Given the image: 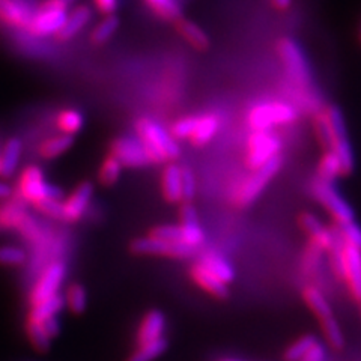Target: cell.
Instances as JSON below:
<instances>
[{
	"mask_svg": "<svg viewBox=\"0 0 361 361\" xmlns=\"http://www.w3.org/2000/svg\"><path fill=\"white\" fill-rule=\"evenodd\" d=\"M137 137L143 145V149L152 163H164L176 160L180 154L178 142L167 133L160 123H157L148 118H143L137 122Z\"/></svg>",
	"mask_w": 361,
	"mask_h": 361,
	"instance_id": "1",
	"label": "cell"
},
{
	"mask_svg": "<svg viewBox=\"0 0 361 361\" xmlns=\"http://www.w3.org/2000/svg\"><path fill=\"white\" fill-rule=\"evenodd\" d=\"M281 166H283V157L277 155L262 167L256 169V171H252V173L244 178L240 187L235 191L233 200L236 205L245 208V207H250L252 203H255L259 197L262 196L264 190L268 187L271 179L280 172Z\"/></svg>",
	"mask_w": 361,
	"mask_h": 361,
	"instance_id": "2",
	"label": "cell"
},
{
	"mask_svg": "<svg viewBox=\"0 0 361 361\" xmlns=\"http://www.w3.org/2000/svg\"><path fill=\"white\" fill-rule=\"evenodd\" d=\"M297 109L285 101H267V103L264 101V103L255 104L247 113V122L253 131L288 126L297 121Z\"/></svg>",
	"mask_w": 361,
	"mask_h": 361,
	"instance_id": "3",
	"label": "cell"
},
{
	"mask_svg": "<svg viewBox=\"0 0 361 361\" xmlns=\"http://www.w3.org/2000/svg\"><path fill=\"white\" fill-rule=\"evenodd\" d=\"M326 122H329L330 127V135H331V145H330V151H333L338 161L342 164L343 169V176L351 175L354 167H355V158H354V151L351 142L348 139V131H346V123L342 110L330 106L324 109Z\"/></svg>",
	"mask_w": 361,
	"mask_h": 361,
	"instance_id": "4",
	"label": "cell"
},
{
	"mask_svg": "<svg viewBox=\"0 0 361 361\" xmlns=\"http://www.w3.org/2000/svg\"><path fill=\"white\" fill-rule=\"evenodd\" d=\"M68 6L62 0H45L35 11L27 25V30L35 37L56 35L63 26Z\"/></svg>",
	"mask_w": 361,
	"mask_h": 361,
	"instance_id": "5",
	"label": "cell"
},
{
	"mask_svg": "<svg viewBox=\"0 0 361 361\" xmlns=\"http://www.w3.org/2000/svg\"><path fill=\"white\" fill-rule=\"evenodd\" d=\"M17 193L20 199L35 207L45 199H61L62 196L59 188L45 183L44 173L37 166H27L21 172L17 184Z\"/></svg>",
	"mask_w": 361,
	"mask_h": 361,
	"instance_id": "6",
	"label": "cell"
},
{
	"mask_svg": "<svg viewBox=\"0 0 361 361\" xmlns=\"http://www.w3.org/2000/svg\"><path fill=\"white\" fill-rule=\"evenodd\" d=\"M281 140L271 130L253 131L247 140V158L245 163L250 171L262 167L281 152Z\"/></svg>",
	"mask_w": 361,
	"mask_h": 361,
	"instance_id": "7",
	"label": "cell"
},
{
	"mask_svg": "<svg viewBox=\"0 0 361 361\" xmlns=\"http://www.w3.org/2000/svg\"><path fill=\"white\" fill-rule=\"evenodd\" d=\"M277 51L290 80L302 87L312 85V70L300 45L289 38L279 41Z\"/></svg>",
	"mask_w": 361,
	"mask_h": 361,
	"instance_id": "8",
	"label": "cell"
},
{
	"mask_svg": "<svg viewBox=\"0 0 361 361\" xmlns=\"http://www.w3.org/2000/svg\"><path fill=\"white\" fill-rule=\"evenodd\" d=\"M312 193L314 199L324 207V209H326V212L336 220L337 224L354 220L355 214L353 207L338 193L333 183H325V180L319 178H314L312 183Z\"/></svg>",
	"mask_w": 361,
	"mask_h": 361,
	"instance_id": "9",
	"label": "cell"
},
{
	"mask_svg": "<svg viewBox=\"0 0 361 361\" xmlns=\"http://www.w3.org/2000/svg\"><path fill=\"white\" fill-rule=\"evenodd\" d=\"M131 252L135 255H152L164 256L173 259H187L195 255L196 248L183 244L155 238V236H146V238H137L131 243Z\"/></svg>",
	"mask_w": 361,
	"mask_h": 361,
	"instance_id": "10",
	"label": "cell"
},
{
	"mask_svg": "<svg viewBox=\"0 0 361 361\" xmlns=\"http://www.w3.org/2000/svg\"><path fill=\"white\" fill-rule=\"evenodd\" d=\"M110 155L115 157L116 160L122 164V167L126 166L130 169H137V167H145L151 164L139 137L122 135V137L115 139L110 146Z\"/></svg>",
	"mask_w": 361,
	"mask_h": 361,
	"instance_id": "11",
	"label": "cell"
},
{
	"mask_svg": "<svg viewBox=\"0 0 361 361\" xmlns=\"http://www.w3.org/2000/svg\"><path fill=\"white\" fill-rule=\"evenodd\" d=\"M0 228L20 231L23 236L32 241L39 238L38 224L27 216L18 203H8L0 208Z\"/></svg>",
	"mask_w": 361,
	"mask_h": 361,
	"instance_id": "12",
	"label": "cell"
},
{
	"mask_svg": "<svg viewBox=\"0 0 361 361\" xmlns=\"http://www.w3.org/2000/svg\"><path fill=\"white\" fill-rule=\"evenodd\" d=\"M65 279V265L63 264H53L44 271V274L33 286L29 300L30 306L38 304L44 300H49L54 295H58V290Z\"/></svg>",
	"mask_w": 361,
	"mask_h": 361,
	"instance_id": "13",
	"label": "cell"
},
{
	"mask_svg": "<svg viewBox=\"0 0 361 361\" xmlns=\"http://www.w3.org/2000/svg\"><path fill=\"white\" fill-rule=\"evenodd\" d=\"M343 281L351 297L361 301V250L345 243L343 245Z\"/></svg>",
	"mask_w": 361,
	"mask_h": 361,
	"instance_id": "14",
	"label": "cell"
},
{
	"mask_svg": "<svg viewBox=\"0 0 361 361\" xmlns=\"http://www.w3.org/2000/svg\"><path fill=\"white\" fill-rule=\"evenodd\" d=\"M94 195V185L85 180L73 191L65 202H62V220L77 221L83 217L90 199Z\"/></svg>",
	"mask_w": 361,
	"mask_h": 361,
	"instance_id": "15",
	"label": "cell"
},
{
	"mask_svg": "<svg viewBox=\"0 0 361 361\" xmlns=\"http://www.w3.org/2000/svg\"><path fill=\"white\" fill-rule=\"evenodd\" d=\"M190 276H191V279H193L195 283L200 289L209 293L211 297L217 298V300L229 298V295H231L229 285L224 283V281L220 280L217 276H214L211 271L203 267L200 262L195 264L190 268Z\"/></svg>",
	"mask_w": 361,
	"mask_h": 361,
	"instance_id": "16",
	"label": "cell"
},
{
	"mask_svg": "<svg viewBox=\"0 0 361 361\" xmlns=\"http://www.w3.org/2000/svg\"><path fill=\"white\" fill-rule=\"evenodd\" d=\"M300 226L309 235L310 243L319 245L324 252H329L336 240V232L326 229L325 224L310 212H302L300 216Z\"/></svg>",
	"mask_w": 361,
	"mask_h": 361,
	"instance_id": "17",
	"label": "cell"
},
{
	"mask_svg": "<svg viewBox=\"0 0 361 361\" xmlns=\"http://www.w3.org/2000/svg\"><path fill=\"white\" fill-rule=\"evenodd\" d=\"M33 11L23 0H0V21L8 26L27 27Z\"/></svg>",
	"mask_w": 361,
	"mask_h": 361,
	"instance_id": "18",
	"label": "cell"
},
{
	"mask_svg": "<svg viewBox=\"0 0 361 361\" xmlns=\"http://www.w3.org/2000/svg\"><path fill=\"white\" fill-rule=\"evenodd\" d=\"M166 316L161 310H149L146 313L137 329V345L149 343L164 336Z\"/></svg>",
	"mask_w": 361,
	"mask_h": 361,
	"instance_id": "19",
	"label": "cell"
},
{
	"mask_svg": "<svg viewBox=\"0 0 361 361\" xmlns=\"http://www.w3.org/2000/svg\"><path fill=\"white\" fill-rule=\"evenodd\" d=\"M90 17H92V13H90V9L86 5L75 6L71 13L66 16L63 26L54 37L61 41H68L74 38L77 33L87 25Z\"/></svg>",
	"mask_w": 361,
	"mask_h": 361,
	"instance_id": "20",
	"label": "cell"
},
{
	"mask_svg": "<svg viewBox=\"0 0 361 361\" xmlns=\"http://www.w3.org/2000/svg\"><path fill=\"white\" fill-rule=\"evenodd\" d=\"M302 298H304V302H306V306L310 309V312L316 316V319L319 321V324L334 318L331 304L325 298L321 289H318L316 286L304 288Z\"/></svg>",
	"mask_w": 361,
	"mask_h": 361,
	"instance_id": "21",
	"label": "cell"
},
{
	"mask_svg": "<svg viewBox=\"0 0 361 361\" xmlns=\"http://www.w3.org/2000/svg\"><path fill=\"white\" fill-rule=\"evenodd\" d=\"M161 191L163 197L169 203H183L180 195V167L176 164H169L164 167L161 175Z\"/></svg>",
	"mask_w": 361,
	"mask_h": 361,
	"instance_id": "22",
	"label": "cell"
},
{
	"mask_svg": "<svg viewBox=\"0 0 361 361\" xmlns=\"http://www.w3.org/2000/svg\"><path fill=\"white\" fill-rule=\"evenodd\" d=\"M175 27L179 35L183 37L191 47H195L197 50H207L209 47V37L196 25L195 21L179 18L175 21Z\"/></svg>",
	"mask_w": 361,
	"mask_h": 361,
	"instance_id": "23",
	"label": "cell"
},
{
	"mask_svg": "<svg viewBox=\"0 0 361 361\" xmlns=\"http://www.w3.org/2000/svg\"><path fill=\"white\" fill-rule=\"evenodd\" d=\"M219 127H220V121L217 115H214V113L199 115L196 128L188 140L196 146L207 145L214 139V135L217 134Z\"/></svg>",
	"mask_w": 361,
	"mask_h": 361,
	"instance_id": "24",
	"label": "cell"
},
{
	"mask_svg": "<svg viewBox=\"0 0 361 361\" xmlns=\"http://www.w3.org/2000/svg\"><path fill=\"white\" fill-rule=\"evenodd\" d=\"M23 145L17 137H11L0 151V176L11 178L20 163Z\"/></svg>",
	"mask_w": 361,
	"mask_h": 361,
	"instance_id": "25",
	"label": "cell"
},
{
	"mask_svg": "<svg viewBox=\"0 0 361 361\" xmlns=\"http://www.w3.org/2000/svg\"><path fill=\"white\" fill-rule=\"evenodd\" d=\"M63 306H65L63 297L58 293V295H54L49 300H44L38 304H33V306L30 307V312L27 314L26 321L42 324L47 319L53 318V316H58L59 312L63 309Z\"/></svg>",
	"mask_w": 361,
	"mask_h": 361,
	"instance_id": "26",
	"label": "cell"
},
{
	"mask_svg": "<svg viewBox=\"0 0 361 361\" xmlns=\"http://www.w3.org/2000/svg\"><path fill=\"white\" fill-rule=\"evenodd\" d=\"M200 264L208 268L214 276H217L220 280H223L224 283L231 285L235 280V269L233 267L226 261V259L220 255L216 253H208L202 257Z\"/></svg>",
	"mask_w": 361,
	"mask_h": 361,
	"instance_id": "27",
	"label": "cell"
},
{
	"mask_svg": "<svg viewBox=\"0 0 361 361\" xmlns=\"http://www.w3.org/2000/svg\"><path fill=\"white\" fill-rule=\"evenodd\" d=\"M167 346L169 341L163 336L154 342L137 345L135 351L131 353V355L126 361H155L167 351Z\"/></svg>",
	"mask_w": 361,
	"mask_h": 361,
	"instance_id": "28",
	"label": "cell"
},
{
	"mask_svg": "<svg viewBox=\"0 0 361 361\" xmlns=\"http://www.w3.org/2000/svg\"><path fill=\"white\" fill-rule=\"evenodd\" d=\"M341 176H343V169H342L341 161H338L337 155L333 151L326 149L319 160L318 175H316V178L325 180V183L334 184L336 179Z\"/></svg>",
	"mask_w": 361,
	"mask_h": 361,
	"instance_id": "29",
	"label": "cell"
},
{
	"mask_svg": "<svg viewBox=\"0 0 361 361\" xmlns=\"http://www.w3.org/2000/svg\"><path fill=\"white\" fill-rule=\"evenodd\" d=\"M73 135L70 134H58V135H53V137L45 140L41 148H39V154L45 160H53V158L62 155L63 152H66L68 149L73 146Z\"/></svg>",
	"mask_w": 361,
	"mask_h": 361,
	"instance_id": "30",
	"label": "cell"
},
{
	"mask_svg": "<svg viewBox=\"0 0 361 361\" xmlns=\"http://www.w3.org/2000/svg\"><path fill=\"white\" fill-rule=\"evenodd\" d=\"M119 27V18L111 14L106 16L103 20L98 23V26L90 33V41H92L95 45H103L106 44Z\"/></svg>",
	"mask_w": 361,
	"mask_h": 361,
	"instance_id": "31",
	"label": "cell"
},
{
	"mask_svg": "<svg viewBox=\"0 0 361 361\" xmlns=\"http://www.w3.org/2000/svg\"><path fill=\"white\" fill-rule=\"evenodd\" d=\"M65 306L70 309V312L80 314L86 310L87 306V293L86 289L80 283H74L70 288H68L65 297Z\"/></svg>",
	"mask_w": 361,
	"mask_h": 361,
	"instance_id": "32",
	"label": "cell"
},
{
	"mask_svg": "<svg viewBox=\"0 0 361 361\" xmlns=\"http://www.w3.org/2000/svg\"><path fill=\"white\" fill-rule=\"evenodd\" d=\"M319 325H321V330L325 337L326 345H329L331 349H336V351H341V349L345 348V343H346L345 334L336 318L321 322Z\"/></svg>",
	"mask_w": 361,
	"mask_h": 361,
	"instance_id": "33",
	"label": "cell"
},
{
	"mask_svg": "<svg viewBox=\"0 0 361 361\" xmlns=\"http://www.w3.org/2000/svg\"><path fill=\"white\" fill-rule=\"evenodd\" d=\"M154 13L166 20V21H176L180 18V8L176 4V0H145Z\"/></svg>",
	"mask_w": 361,
	"mask_h": 361,
	"instance_id": "34",
	"label": "cell"
},
{
	"mask_svg": "<svg viewBox=\"0 0 361 361\" xmlns=\"http://www.w3.org/2000/svg\"><path fill=\"white\" fill-rule=\"evenodd\" d=\"M318 341L313 334H304L298 337L297 341H293L283 353V360L285 361H300L302 355L309 351V348Z\"/></svg>",
	"mask_w": 361,
	"mask_h": 361,
	"instance_id": "35",
	"label": "cell"
},
{
	"mask_svg": "<svg viewBox=\"0 0 361 361\" xmlns=\"http://www.w3.org/2000/svg\"><path fill=\"white\" fill-rule=\"evenodd\" d=\"M121 172H122V164L116 160L115 157L109 155L99 167V173H98L99 183L107 187L116 184L121 176Z\"/></svg>",
	"mask_w": 361,
	"mask_h": 361,
	"instance_id": "36",
	"label": "cell"
},
{
	"mask_svg": "<svg viewBox=\"0 0 361 361\" xmlns=\"http://www.w3.org/2000/svg\"><path fill=\"white\" fill-rule=\"evenodd\" d=\"M58 127L63 134L73 135L83 127V116L77 110H63L58 118Z\"/></svg>",
	"mask_w": 361,
	"mask_h": 361,
	"instance_id": "37",
	"label": "cell"
},
{
	"mask_svg": "<svg viewBox=\"0 0 361 361\" xmlns=\"http://www.w3.org/2000/svg\"><path fill=\"white\" fill-rule=\"evenodd\" d=\"M337 232L342 236V240L346 244L361 250V226L357 224L355 220L337 224Z\"/></svg>",
	"mask_w": 361,
	"mask_h": 361,
	"instance_id": "38",
	"label": "cell"
},
{
	"mask_svg": "<svg viewBox=\"0 0 361 361\" xmlns=\"http://www.w3.org/2000/svg\"><path fill=\"white\" fill-rule=\"evenodd\" d=\"M199 115H190V116H184L178 119L171 130L172 137L175 140L179 139H190L191 134H193L195 128H196V123H197Z\"/></svg>",
	"mask_w": 361,
	"mask_h": 361,
	"instance_id": "39",
	"label": "cell"
},
{
	"mask_svg": "<svg viewBox=\"0 0 361 361\" xmlns=\"http://www.w3.org/2000/svg\"><path fill=\"white\" fill-rule=\"evenodd\" d=\"M149 235L155 236V238H160V240L185 244L183 228H180L179 224H161V226H157V228H154L151 231Z\"/></svg>",
	"mask_w": 361,
	"mask_h": 361,
	"instance_id": "40",
	"label": "cell"
},
{
	"mask_svg": "<svg viewBox=\"0 0 361 361\" xmlns=\"http://www.w3.org/2000/svg\"><path fill=\"white\" fill-rule=\"evenodd\" d=\"M180 195H183V203L195 199L196 178L190 167H180Z\"/></svg>",
	"mask_w": 361,
	"mask_h": 361,
	"instance_id": "41",
	"label": "cell"
},
{
	"mask_svg": "<svg viewBox=\"0 0 361 361\" xmlns=\"http://www.w3.org/2000/svg\"><path fill=\"white\" fill-rule=\"evenodd\" d=\"M313 128L316 133V137L321 142V145L326 149H330V145H331V135H330V127H329V122H326V116H325V111L321 110L314 115L313 119Z\"/></svg>",
	"mask_w": 361,
	"mask_h": 361,
	"instance_id": "42",
	"label": "cell"
},
{
	"mask_svg": "<svg viewBox=\"0 0 361 361\" xmlns=\"http://www.w3.org/2000/svg\"><path fill=\"white\" fill-rule=\"evenodd\" d=\"M322 253H324V250L319 245H316L313 243L309 244L306 255H304V259H302L304 273H306V274H314L316 273V269L319 268L321 261H322Z\"/></svg>",
	"mask_w": 361,
	"mask_h": 361,
	"instance_id": "43",
	"label": "cell"
},
{
	"mask_svg": "<svg viewBox=\"0 0 361 361\" xmlns=\"http://www.w3.org/2000/svg\"><path fill=\"white\" fill-rule=\"evenodd\" d=\"M26 253L18 247L14 245H4L0 247V264L2 265H21L25 262Z\"/></svg>",
	"mask_w": 361,
	"mask_h": 361,
	"instance_id": "44",
	"label": "cell"
},
{
	"mask_svg": "<svg viewBox=\"0 0 361 361\" xmlns=\"http://www.w3.org/2000/svg\"><path fill=\"white\" fill-rule=\"evenodd\" d=\"M37 208L45 216L62 220V202L59 199H45L38 203Z\"/></svg>",
	"mask_w": 361,
	"mask_h": 361,
	"instance_id": "45",
	"label": "cell"
},
{
	"mask_svg": "<svg viewBox=\"0 0 361 361\" xmlns=\"http://www.w3.org/2000/svg\"><path fill=\"white\" fill-rule=\"evenodd\" d=\"M325 360H326V349L322 342L316 341L300 361H325Z\"/></svg>",
	"mask_w": 361,
	"mask_h": 361,
	"instance_id": "46",
	"label": "cell"
},
{
	"mask_svg": "<svg viewBox=\"0 0 361 361\" xmlns=\"http://www.w3.org/2000/svg\"><path fill=\"white\" fill-rule=\"evenodd\" d=\"M94 5L101 14L111 16L118 11L119 0H94Z\"/></svg>",
	"mask_w": 361,
	"mask_h": 361,
	"instance_id": "47",
	"label": "cell"
},
{
	"mask_svg": "<svg viewBox=\"0 0 361 361\" xmlns=\"http://www.w3.org/2000/svg\"><path fill=\"white\" fill-rule=\"evenodd\" d=\"M271 2H273L274 8H277L280 11H285V9H288L290 6L292 0H271Z\"/></svg>",
	"mask_w": 361,
	"mask_h": 361,
	"instance_id": "48",
	"label": "cell"
},
{
	"mask_svg": "<svg viewBox=\"0 0 361 361\" xmlns=\"http://www.w3.org/2000/svg\"><path fill=\"white\" fill-rule=\"evenodd\" d=\"M9 195H11V188H9L6 184L0 183V199H2V197H8Z\"/></svg>",
	"mask_w": 361,
	"mask_h": 361,
	"instance_id": "49",
	"label": "cell"
},
{
	"mask_svg": "<svg viewBox=\"0 0 361 361\" xmlns=\"http://www.w3.org/2000/svg\"><path fill=\"white\" fill-rule=\"evenodd\" d=\"M220 361H243V360H238V358H231V357H229V358H221Z\"/></svg>",
	"mask_w": 361,
	"mask_h": 361,
	"instance_id": "50",
	"label": "cell"
},
{
	"mask_svg": "<svg viewBox=\"0 0 361 361\" xmlns=\"http://www.w3.org/2000/svg\"><path fill=\"white\" fill-rule=\"evenodd\" d=\"M62 2H65V4H66V5H70V4H71V2H73V0H62Z\"/></svg>",
	"mask_w": 361,
	"mask_h": 361,
	"instance_id": "51",
	"label": "cell"
},
{
	"mask_svg": "<svg viewBox=\"0 0 361 361\" xmlns=\"http://www.w3.org/2000/svg\"><path fill=\"white\" fill-rule=\"evenodd\" d=\"M358 310H360V316H361V301H358Z\"/></svg>",
	"mask_w": 361,
	"mask_h": 361,
	"instance_id": "52",
	"label": "cell"
}]
</instances>
